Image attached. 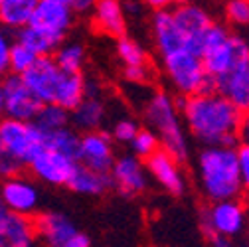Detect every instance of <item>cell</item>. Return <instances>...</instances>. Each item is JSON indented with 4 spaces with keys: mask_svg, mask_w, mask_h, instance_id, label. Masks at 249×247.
<instances>
[{
    "mask_svg": "<svg viewBox=\"0 0 249 247\" xmlns=\"http://www.w3.org/2000/svg\"><path fill=\"white\" fill-rule=\"evenodd\" d=\"M4 115V79L0 77V117Z\"/></svg>",
    "mask_w": 249,
    "mask_h": 247,
    "instance_id": "b9f144b4",
    "label": "cell"
},
{
    "mask_svg": "<svg viewBox=\"0 0 249 247\" xmlns=\"http://www.w3.org/2000/svg\"><path fill=\"white\" fill-rule=\"evenodd\" d=\"M53 59L64 71H81L85 66V48L79 42H61L53 52Z\"/></svg>",
    "mask_w": 249,
    "mask_h": 247,
    "instance_id": "f1b7e54d",
    "label": "cell"
},
{
    "mask_svg": "<svg viewBox=\"0 0 249 247\" xmlns=\"http://www.w3.org/2000/svg\"><path fill=\"white\" fill-rule=\"evenodd\" d=\"M174 4H184V2H192V0H172Z\"/></svg>",
    "mask_w": 249,
    "mask_h": 247,
    "instance_id": "7bdbcfd3",
    "label": "cell"
},
{
    "mask_svg": "<svg viewBox=\"0 0 249 247\" xmlns=\"http://www.w3.org/2000/svg\"><path fill=\"white\" fill-rule=\"evenodd\" d=\"M237 142L243 146H249V109L239 113V123H237Z\"/></svg>",
    "mask_w": 249,
    "mask_h": 247,
    "instance_id": "f35d334b",
    "label": "cell"
},
{
    "mask_svg": "<svg viewBox=\"0 0 249 247\" xmlns=\"http://www.w3.org/2000/svg\"><path fill=\"white\" fill-rule=\"evenodd\" d=\"M30 24L61 44L73 26V10L61 0H38Z\"/></svg>",
    "mask_w": 249,
    "mask_h": 247,
    "instance_id": "4fadbf2b",
    "label": "cell"
},
{
    "mask_svg": "<svg viewBox=\"0 0 249 247\" xmlns=\"http://www.w3.org/2000/svg\"><path fill=\"white\" fill-rule=\"evenodd\" d=\"M144 164H146L150 178L154 182H159L164 192H168L170 196H176V198L186 194L188 184H186L182 162L178 159H174L168 150L159 148L157 152H152L148 159H144Z\"/></svg>",
    "mask_w": 249,
    "mask_h": 247,
    "instance_id": "7c38bea8",
    "label": "cell"
},
{
    "mask_svg": "<svg viewBox=\"0 0 249 247\" xmlns=\"http://www.w3.org/2000/svg\"><path fill=\"white\" fill-rule=\"evenodd\" d=\"M109 176L113 188L124 198H135L139 194H144L150 184V174L146 170L144 160L135 157L133 152L115 157Z\"/></svg>",
    "mask_w": 249,
    "mask_h": 247,
    "instance_id": "9c48e42d",
    "label": "cell"
},
{
    "mask_svg": "<svg viewBox=\"0 0 249 247\" xmlns=\"http://www.w3.org/2000/svg\"><path fill=\"white\" fill-rule=\"evenodd\" d=\"M75 164H77V160L66 157V154H61L46 144L36 152V157L28 162L32 174L38 180L52 184V186H64L68 178L71 176Z\"/></svg>",
    "mask_w": 249,
    "mask_h": 247,
    "instance_id": "5bb4252c",
    "label": "cell"
},
{
    "mask_svg": "<svg viewBox=\"0 0 249 247\" xmlns=\"http://www.w3.org/2000/svg\"><path fill=\"white\" fill-rule=\"evenodd\" d=\"M14 40L10 38L6 28H0V77L10 73V50Z\"/></svg>",
    "mask_w": 249,
    "mask_h": 247,
    "instance_id": "e575fe53",
    "label": "cell"
},
{
    "mask_svg": "<svg viewBox=\"0 0 249 247\" xmlns=\"http://www.w3.org/2000/svg\"><path fill=\"white\" fill-rule=\"evenodd\" d=\"M66 186L71 192L81 194V196H103L107 190L113 188V184H111L109 172H99V170H93L77 162L71 176L66 182Z\"/></svg>",
    "mask_w": 249,
    "mask_h": 247,
    "instance_id": "7402d4cb",
    "label": "cell"
},
{
    "mask_svg": "<svg viewBox=\"0 0 249 247\" xmlns=\"http://www.w3.org/2000/svg\"><path fill=\"white\" fill-rule=\"evenodd\" d=\"M79 137L81 135L75 129H71V125H68V127H61L57 131L44 135V144L77 160L79 159Z\"/></svg>",
    "mask_w": 249,
    "mask_h": 247,
    "instance_id": "4316f807",
    "label": "cell"
},
{
    "mask_svg": "<svg viewBox=\"0 0 249 247\" xmlns=\"http://www.w3.org/2000/svg\"><path fill=\"white\" fill-rule=\"evenodd\" d=\"M176 103L188 133L200 146L235 144L239 109L233 107L220 91L210 89L196 95L178 97Z\"/></svg>",
    "mask_w": 249,
    "mask_h": 247,
    "instance_id": "6da1fadb",
    "label": "cell"
},
{
    "mask_svg": "<svg viewBox=\"0 0 249 247\" xmlns=\"http://www.w3.org/2000/svg\"><path fill=\"white\" fill-rule=\"evenodd\" d=\"M64 73L66 71L57 66L52 55H38L34 64L22 73V79L40 103H53Z\"/></svg>",
    "mask_w": 249,
    "mask_h": 247,
    "instance_id": "30bf717a",
    "label": "cell"
},
{
    "mask_svg": "<svg viewBox=\"0 0 249 247\" xmlns=\"http://www.w3.org/2000/svg\"><path fill=\"white\" fill-rule=\"evenodd\" d=\"M198 192L208 202L241 198V176L235 144L202 146L194 160Z\"/></svg>",
    "mask_w": 249,
    "mask_h": 247,
    "instance_id": "7a4b0ae2",
    "label": "cell"
},
{
    "mask_svg": "<svg viewBox=\"0 0 249 247\" xmlns=\"http://www.w3.org/2000/svg\"><path fill=\"white\" fill-rule=\"evenodd\" d=\"M38 59V53L32 52L28 46H24L22 42L14 40L12 50H10V73H18L22 75L30 66Z\"/></svg>",
    "mask_w": 249,
    "mask_h": 247,
    "instance_id": "1f68e13d",
    "label": "cell"
},
{
    "mask_svg": "<svg viewBox=\"0 0 249 247\" xmlns=\"http://www.w3.org/2000/svg\"><path fill=\"white\" fill-rule=\"evenodd\" d=\"M150 32H152L154 48H157L159 55L186 48V38L180 32V28L176 26L170 8L154 10V14L150 18Z\"/></svg>",
    "mask_w": 249,
    "mask_h": 247,
    "instance_id": "ffe728a7",
    "label": "cell"
},
{
    "mask_svg": "<svg viewBox=\"0 0 249 247\" xmlns=\"http://www.w3.org/2000/svg\"><path fill=\"white\" fill-rule=\"evenodd\" d=\"M237 162H239V176H241V190L243 196L249 198V146L237 148Z\"/></svg>",
    "mask_w": 249,
    "mask_h": 247,
    "instance_id": "d590c367",
    "label": "cell"
},
{
    "mask_svg": "<svg viewBox=\"0 0 249 247\" xmlns=\"http://www.w3.org/2000/svg\"><path fill=\"white\" fill-rule=\"evenodd\" d=\"M245 233H247V241H249V226H247V231Z\"/></svg>",
    "mask_w": 249,
    "mask_h": 247,
    "instance_id": "f6af8a7d",
    "label": "cell"
},
{
    "mask_svg": "<svg viewBox=\"0 0 249 247\" xmlns=\"http://www.w3.org/2000/svg\"><path fill=\"white\" fill-rule=\"evenodd\" d=\"M141 113L146 127L159 137L160 148L168 150L180 162L190 159V141L174 95L166 91H154L142 103Z\"/></svg>",
    "mask_w": 249,
    "mask_h": 247,
    "instance_id": "3957f363",
    "label": "cell"
},
{
    "mask_svg": "<svg viewBox=\"0 0 249 247\" xmlns=\"http://www.w3.org/2000/svg\"><path fill=\"white\" fill-rule=\"evenodd\" d=\"M123 75L131 83H146L150 79V64L146 66H131V68H123Z\"/></svg>",
    "mask_w": 249,
    "mask_h": 247,
    "instance_id": "8d00e7d4",
    "label": "cell"
},
{
    "mask_svg": "<svg viewBox=\"0 0 249 247\" xmlns=\"http://www.w3.org/2000/svg\"><path fill=\"white\" fill-rule=\"evenodd\" d=\"M38 239L32 215H22L4 208L0 213V247H30Z\"/></svg>",
    "mask_w": 249,
    "mask_h": 247,
    "instance_id": "ac0fdd59",
    "label": "cell"
},
{
    "mask_svg": "<svg viewBox=\"0 0 249 247\" xmlns=\"http://www.w3.org/2000/svg\"><path fill=\"white\" fill-rule=\"evenodd\" d=\"M0 142L20 166H28V162L44 146V133L32 121L12 119L4 115L0 117Z\"/></svg>",
    "mask_w": 249,
    "mask_h": 247,
    "instance_id": "52a82bcc",
    "label": "cell"
},
{
    "mask_svg": "<svg viewBox=\"0 0 249 247\" xmlns=\"http://www.w3.org/2000/svg\"><path fill=\"white\" fill-rule=\"evenodd\" d=\"M249 208L241 198L210 202L200 215V229L208 243L228 247L247 231Z\"/></svg>",
    "mask_w": 249,
    "mask_h": 247,
    "instance_id": "277c9868",
    "label": "cell"
},
{
    "mask_svg": "<svg viewBox=\"0 0 249 247\" xmlns=\"http://www.w3.org/2000/svg\"><path fill=\"white\" fill-rule=\"evenodd\" d=\"M213 89L239 111L249 109V59L213 81Z\"/></svg>",
    "mask_w": 249,
    "mask_h": 247,
    "instance_id": "d6986e66",
    "label": "cell"
},
{
    "mask_svg": "<svg viewBox=\"0 0 249 247\" xmlns=\"http://www.w3.org/2000/svg\"><path fill=\"white\" fill-rule=\"evenodd\" d=\"M117 55L121 59L123 68H131V66H146L148 64V55L144 52V48L127 38V36H121L117 38Z\"/></svg>",
    "mask_w": 249,
    "mask_h": 247,
    "instance_id": "f546056e",
    "label": "cell"
},
{
    "mask_svg": "<svg viewBox=\"0 0 249 247\" xmlns=\"http://www.w3.org/2000/svg\"><path fill=\"white\" fill-rule=\"evenodd\" d=\"M139 123L135 119H129V117H123L119 121H115V125H113V141L115 142H121V144H129L133 141V137L137 135L139 131Z\"/></svg>",
    "mask_w": 249,
    "mask_h": 247,
    "instance_id": "836d02e7",
    "label": "cell"
},
{
    "mask_svg": "<svg viewBox=\"0 0 249 247\" xmlns=\"http://www.w3.org/2000/svg\"><path fill=\"white\" fill-rule=\"evenodd\" d=\"M200 57L208 75L212 81H215L220 75L249 59V44L245 36L231 32L226 24L212 22L204 38V50Z\"/></svg>",
    "mask_w": 249,
    "mask_h": 247,
    "instance_id": "5b68a950",
    "label": "cell"
},
{
    "mask_svg": "<svg viewBox=\"0 0 249 247\" xmlns=\"http://www.w3.org/2000/svg\"><path fill=\"white\" fill-rule=\"evenodd\" d=\"M61 2H66L73 12H87V10H91L95 0H61Z\"/></svg>",
    "mask_w": 249,
    "mask_h": 247,
    "instance_id": "ab89813d",
    "label": "cell"
},
{
    "mask_svg": "<svg viewBox=\"0 0 249 247\" xmlns=\"http://www.w3.org/2000/svg\"><path fill=\"white\" fill-rule=\"evenodd\" d=\"M38 0H0V26L6 30H20L30 24Z\"/></svg>",
    "mask_w": 249,
    "mask_h": 247,
    "instance_id": "cb8c5ba5",
    "label": "cell"
},
{
    "mask_svg": "<svg viewBox=\"0 0 249 247\" xmlns=\"http://www.w3.org/2000/svg\"><path fill=\"white\" fill-rule=\"evenodd\" d=\"M129 146H131V152L135 154V157H139V159H148L152 152H157L159 148H160V141H159V137L154 135L148 127L146 129H139L137 131V135L133 137V141L129 142Z\"/></svg>",
    "mask_w": 249,
    "mask_h": 247,
    "instance_id": "4dcf8cb0",
    "label": "cell"
},
{
    "mask_svg": "<svg viewBox=\"0 0 249 247\" xmlns=\"http://www.w3.org/2000/svg\"><path fill=\"white\" fill-rule=\"evenodd\" d=\"M245 40H247V44H249V34H247V36H245Z\"/></svg>",
    "mask_w": 249,
    "mask_h": 247,
    "instance_id": "bcb514c9",
    "label": "cell"
},
{
    "mask_svg": "<svg viewBox=\"0 0 249 247\" xmlns=\"http://www.w3.org/2000/svg\"><path fill=\"white\" fill-rule=\"evenodd\" d=\"M144 4L152 10H164V8H170L174 2L172 0H144Z\"/></svg>",
    "mask_w": 249,
    "mask_h": 247,
    "instance_id": "60d3db41",
    "label": "cell"
},
{
    "mask_svg": "<svg viewBox=\"0 0 249 247\" xmlns=\"http://www.w3.org/2000/svg\"><path fill=\"white\" fill-rule=\"evenodd\" d=\"M105 119H107V107L101 95H85L70 111V125L81 133L101 129Z\"/></svg>",
    "mask_w": 249,
    "mask_h": 247,
    "instance_id": "603a6c76",
    "label": "cell"
},
{
    "mask_svg": "<svg viewBox=\"0 0 249 247\" xmlns=\"http://www.w3.org/2000/svg\"><path fill=\"white\" fill-rule=\"evenodd\" d=\"M160 64L166 83L178 97H188L213 89V81L202 64V57L190 50L180 48L168 52L160 55Z\"/></svg>",
    "mask_w": 249,
    "mask_h": 247,
    "instance_id": "8992f818",
    "label": "cell"
},
{
    "mask_svg": "<svg viewBox=\"0 0 249 247\" xmlns=\"http://www.w3.org/2000/svg\"><path fill=\"white\" fill-rule=\"evenodd\" d=\"M224 14H226V22L231 28L249 30V0H228Z\"/></svg>",
    "mask_w": 249,
    "mask_h": 247,
    "instance_id": "d6a6232c",
    "label": "cell"
},
{
    "mask_svg": "<svg viewBox=\"0 0 249 247\" xmlns=\"http://www.w3.org/2000/svg\"><path fill=\"white\" fill-rule=\"evenodd\" d=\"M170 12H172L176 26L180 28V32L186 38V50L194 52L196 55H202L206 32H208L210 24L213 22L210 18V14L194 2L176 4V8H172Z\"/></svg>",
    "mask_w": 249,
    "mask_h": 247,
    "instance_id": "8fae6325",
    "label": "cell"
},
{
    "mask_svg": "<svg viewBox=\"0 0 249 247\" xmlns=\"http://www.w3.org/2000/svg\"><path fill=\"white\" fill-rule=\"evenodd\" d=\"M115 160V141L109 133L95 129V131H85L79 137V159L77 162L99 170L109 172Z\"/></svg>",
    "mask_w": 249,
    "mask_h": 247,
    "instance_id": "9a60e30c",
    "label": "cell"
},
{
    "mask_svg": "<svg viewBox=\"0 0 249 247\" xmlns=\"http://www.w3.org/2000/svg\"><path fill=\"white\" fill-rule=\"evenodd\" d=\"M22 166L10 157V154L4 150L2 142H0V176H10V174H16Z\"/></svg>",
    "mask_w": 249,
    "mask_h": 247,
    "instance_id": "74e56055",
    "label": "cell"
},
{
    "mask_svg": "<svg viewBox=\"0 0 249 247\" xmlns=\"http://www.w3.org/2000/svg\"><path fill=\"white\" fill-rule=\"evenodd\" d=\"M0 202L10 212L22 215H34L40 208V194L34 182L10 174L6 176V180L2 182V188H0Z\"/></svg>",
    "mask_w": 249,
    "mask_h": 247,
    "instance_id": "2e32d148",
    "label": "cell"
},
{
    "mask_svg": "<svg viewBox=\"0 0 249 247\" xmlns=\"http://www.w3.org/2000/svg\"><path fill=\"white\" fill-rule=\"evenodd\" d=\"M16 40L22 42L24 46H28L32 52H36L38 55H52L55 52V48L59 46L57 40H53L52 36H48L46 32H42L40 28L26 24L24 28L16 30Z\"/></svg>",
    "mask_w": 249,
    "mask_h": 247,
    "instance_id": "83f0119b",
    "label": "cell"
},
{
    "mask_svg": "<svg viewBox=\"0 0 249 247\" xmlns=\"http://www.w3.org/2000/svg\"><path fill=\"white\" fill-rule=\"evenodd\" d=\"M38 237L52 247H89L91 239L81 233L75 224L64 213L48 212L34 220Z\"/></svg>",
    "mask_w": 249,
    "mask_h": 247,
    "instance_id": "ba28073f",
    "label": "cell"
},
{
    "mask_svg": "<svg viewBox=\"0 0 249 247\" xmlns=\"http://www.w3.org/2000/svg\"><path fill=\"white\" fill-rule=\"evenodd\" d=\"M83 97H85V77H83V73L81 71H66L64 79H61V83H59V89H57V95H55L53 103L71 111Z\"/></svg>",
    "mask_w": 249,
    "mask_h": 247,
    "instance_id": "d4e9b609",
    "label": "cell"
},
{
    "mask_svg": "<svg viewBox=\"0 0 249 247\" xmlns=\"http://www.w3.org/2000/svg\"><path fill=\"white\" fill-rule=\"evenodd\" d=\"M91 8L93 26L97 28V32L111 38H121L127 34V16H124L121 0H95Z\"/></svg>",
    "mask_w": 249,
    "mask_h": 247,
    "instance_id": "44dd1931",
    "label": "cell"
},
{
    "mask_svg": "<svg viewBox=\"0 0 249 247\" xmlns=\"http://www.w3.org/2000/svg\"><path fill=\"white\" fill-rule=\"evenodd\" d=\"M32 123L44 135H48L52 131H57L61 127L70 125V111L57 103H42L40 109L36 111Z\"/></svg>",
    "mask_w": 249,
    "mask_h": 247,
    "instance_id": "484cf974",
    "label": "cell"
},
{
    "mask_svg": "<svg viewBox=\"0 0 249 247\" xmlns=\"http://www.w3.org/2000/svg\"><path fill=\"white\" fill-rule=\"evenodd\" d=\"M2 212H4V204H2V202H0V213H2Z\"/></svg>",
    "mask_w": 249,
    "mask_h": 247,
    "instance_id": "ee69618b",
    "label": "cell"
},
{
    "mask_svg": "<svg viewBox=\"0 0 249 247\" xmlns=\"http://www.w3.org/2000/svg\"><path fill=\"white\" fill-rule=\"evenodd\" d=\"M2 79H4V115L12 119L32 121L42 105L38 97L24 83L22 75L6 73Z\"/></svg>",
    "mask_w": 249,
    "mask_h": 247,
    "instance_id": "e0dca14e",
    "label": "cell"
}]
</instances>
